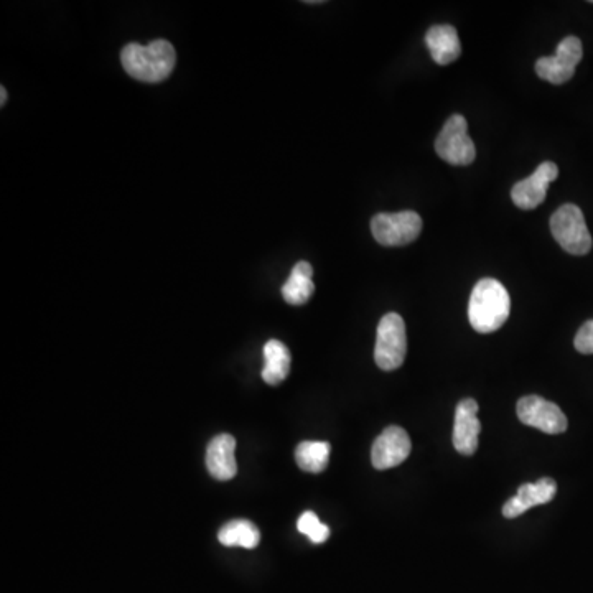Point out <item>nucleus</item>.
<instances>
[{"label": "nucleus", "mask_w": 593, "mask_h": 593, "mask_svg": "<svg viewBox=\"0 0 593 593\" xmlns=\"http://www.w3.org/2000/svg\"><path fill=\"white\" fill-rule=\"evenodd\" d=\"M425 45L437 65H450L462 55L460 38L452 25H434L425 33Z\"/></svg>", "instance_id": "4468645a"}, {"label": "nucleus", "mask_w": 593, "mask_h": 593, "mask_svg": "<svg viewBox=\"0 0 593 593\" xmlns=\"http://www.w3.org/2000/svg\"><path fill=\"white\" fill-rule=\"evenodd\" d=\"M0 106H5V103H7V91H5L4 86H2V88H0Z\"/></svg>", "instance_id": "412c9836"}, {"label": "nucleus", "mask_w": 593, "mask_h": 593, "mask_svg": "<svg viewBox=\"0 0 593 593\" xmlns=\"http://www.w3.org/2000/svg\"><path fill=\"white\" fill-rule=\"evenodd\" d=\"M556 493L557 483L552 478H541L536 483H524L519 486L516 496L506 501L503 514L508 519L518 518L534 506L551 503Z\"/></svg>", "instance_id": "f8f14e48"}, {"label": "nucleus", "mask_w": 593, "mask_h": 593, "mask_svg": "<svg viewBox=\"0 0 593 593\" xmlns=\"http://www.w3.org/2000/svg\"><path fill=\"white\" fill-rule=\"evenodd\" d=\"M559 177V169L554 162H544L539 169L521 182L514 185L511 198L521 210H534L546 200L547 188Z\"/></svg>", "instance_id": "9d476101"}, {"label": "nucleus", "mask_w": 593, "mask_h": 593, "mask_svg": "<svg viewBox=\"0 0 593 593\" xmlns=\"http://www.w3.org/2000/svg\"><path fill=\"white\" fill-rule=\"evenodd\" d=\"M552 236L572 256H585L592 249V236L579 206L562 205L551 218Z\"/></svg>", "instance_id": "7ed1b4c3"}, {"label": "nucleus", "mask_w": 593, "mask_h": 593, "mask_svg": "<svg viewBox=\"0 0 593 593\" xmlns=\"http://www.w3.org/2000/svg\"><path fill=\"white\" fill-rule=\"evenodd\" d=\"M481 424L478 421V404L475 399H463L455 411L453 447L465 457H472L478 449Z\"/></svg>", "instance_id": "9b49d317"}, {"label": "nucleus", "mask_w": 593, "mask_h": 593, "mask_svg": "<svg viewBox=\"0 0 593 593\" xmlns=\"http://www.w3.org/2000/svg\"><path fill=\"white\" fill-rule=\"evenodd\" d=\"M574 345L575 350L582 355H593V320L582 325L575 335Z\"/></svg>", "instance_id": "aec40b11"}, {"label": "nucleus", "mask_w": 593, "mask_h": 593, "mask_svg": "<svg viewBox=\"0 0 593 593\" xmlns=\"http://www.w3.org/2000/svg\"><path fill=\"white\" fill-rule=\"evenodd\" d=\"M332 447L328 442H302L295 449V462L304 472L322 473L328 467Z\"/></svg>", "instance_id": "a211bd4d"}, {"label": "nucleus", "mask_w": 593, "mask_h": 593, "mask_svg": "<svg viewBox=\"0 0 593 593\" xmlns=\"http://www.w3.org/2000/svg\"><path fill=\"white\" fill-rule=\"evenodd\" d=\"M435 152L440 159L450 165H470L477 157V149L472 139L468 136V124L465 117L453 114L449 121L442 127L437 141Z\"/></svg>", "instance_id": "423d86ee"}, {"label": "nucleus", "mask_w": 593, "mask_h": 593, "mask_svg": "<svg viewBox=\"0 0 593 593\" xmlns=\"http://www.w3.org/2000/svg\"><path fill=\"white\" fill-rule=\"evenodd\" d=\"M518 417L523 424L546 434H564L567 430V417L561 407L544 397L526 396L519 399Z\"/></svg>", "instance_id": "6e6552de"}, {"label": "nucleus", "mask_w": 593, "mask_h": 593, "mask_svg": "<svg viewBox=\"0 0 593 593\" xmlns=\"http://www.w3.org/2000/svg\"><path fill=\"white\" fill-rule=\"evenodd\" d=\"M313 267L310 262L300 261L290 272V277L282 285V297L290 305H304L313 295L315 285L312 281Z\"/></svg>", "instance_id": "2eb2a0df"}, {"label": "nucleus", "mask_w": 593, "mask_h": 593, "mask_svg": "<svg viewBox=\"0 0 593 593\" xmlns=\"http://www.w3.org/2000/svg\"><path fill=\"white\" fill-rule=\"evenodd\" d=\"M412 445L406 430L391 425L384 429L383 434L374 440L371 450V462L376 470H389L406 462Z\"/></svg>", "instance_id": "1a4fd4ad"}, {"label": "nucleus", "mask_w": 593, "mask_h": 593, "mask_svg": "<svg viewBox=\"0 0 593 593\" xmlns=\"http://www.w3.org/2000/svg\"><path fill=\"white\" fill-rule=\"evenodd\" d=\"M592 4H593V2H592Z\"/></svg>", "instance_id": "4be33fe9"}, {"label": "nucleus", "mask_w": 593, "mask_h": 593, "mask_svg": "<svg viewBox=\"0 0 593 593\" xmlns=\"http://www.w3.org/2000/svg\"><path fill=\"white\" fill-rule=\"evenodd\" d=\"M236 439L233 435H216L206 450V467L211 477L218 481L233 480L238 473V463L234 457Z\"/></svg>", "instance_id": "ddd939ff"}, {"label": "nucleus", "mask_w": 593, "mask_h": 593, "mask_svg": "<svg viewBox=\"0 0 593 593\" xmlns=\"http://www.w3.org/2000/svg\"><path fill=\"white\" fill-rule=\"evenodd\" d=\"M297 528H299L300 533L309 537L313 544H323V542H327L328 537H330V529H328V526H325V524L318 519L317 514L312 513V511H305V513L300 516L299 521H297Z\"/></svg>", "instance_id": "6ab92c4d"}, {"label": "nucleus", "mask_w": 593, "mask_h": 593, "mask_svg": "<svg viewBox=\"0 0 593 593\" xmlns=\"http://www.w3.org/2000/svg\"><path fill=\"white\" fill-rule=\"evenodd\" d=\"M511 312V299L505 285L496 279H481L468 304V320L478 333H493L505 325Z\"/></svg>", "instance_id": "f03ea898"}, {"label": "nucleus", "mask_w": 593, "mask_h": 593, "mask_svg": "<svg viewBox=\"0 0 593 593\" xmlns=\"http://www.w3.org/2000/svg\"><path fill=\"white\" fill-rule=\"evenodd\" d=\"M218 539L226 547H244L254 549L259 546L261 533L248 519H234L229 521L218 533Z\"/></svg>", "instance_id": "f3484780"}, {"label": "nucleus", "mask_w": 593, "mask_h": 593, "mask_svg": "<svg viewBox=\"0 0 593 593\" xmlns=\"http://www.w3.org/2000/svg\"><path fill=\"white\" fill-rule=\"evenodd\" d=\"M406 323L399 313H388L381 318L376 332L374 361L384 371H394L406 360Z\"/></svg>", "instance_id": "20e7f679"}, {"label": "nucleus", "mask_w": 593, "mask_h": 593, "mask_svg": "<svg viewBox=\"0 0 593 593\" xmlns=\"http://www.w3.org/2000/svg\"><path fill=\"white\" fill-rule=\"evenodd\" d=\"M290 351L287 346L279 340H269L264 346V368H262V379L271 386H277L285 381L290 373Z\"/></svg>", "instance_id": "dca6fc26"}, {"label": "nucleus", "mask_w": 593, "mask_h": 593, "mask_svg": "<svg viewBox=\"0 0 593 593\" xmlns=\"http://www.w3.org/2000/svg\"><path fill=\"white\" fill-rule=\"evenodd\" d=\"M121 61L132 78L142 83H160L172 75L177 53L167 40H154L149 45L129 43L122 48Z\"/></svg>", "instance_id": "f257e3e1"}, {"label": "nucleus", "mask_w": 593, "mask_h": 593, "mask_svg": "<svg viewBox=\"0 0 593 593\" xmlns=\"http://www.w3.org/2000/svg\"><path fill=\"white\" fill-rule=\"evenodd\" d=\"M422 218L416 211L379 213L371 221V233L381 246H407L421 236Z\"/></svg>", "instance_id": "39448f33"}, {"label": "nucleus", "mask_w": 593, "mask_h": 593, "mask_svg": "<svg viewBox=\"0 0 593 593\" xmlns=\"http://www.w3.org/2000/svg\"><path fill=\"white\" fill-rule=\"evenodd\" d=\"M584 57L582 42L577 37H567L559 43L554 57H542L536 61V73L541 80L551 85H564L575 75V68Z\"/></svg>", "instance_id": "0eeeda50"}]
</instances>
